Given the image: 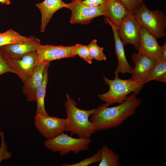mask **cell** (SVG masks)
Listing matches in <instances>:
<instances>
[{"mask_svg":"<svg viewBox=\"0 0 166 166\" xmlns=\"http://www.w3.org/2000/svg\"><path fill=\"white\" fill-rule=\"evenodd\" d=\"M141 103V100L132 93L117 106L109 107V105L105 103L95 108L89 120L96 132L116 128L133 115Z\"/></svg>","mask_w":166,"mask_h":166,"instance_id":"6da1fadb","label":"cell"},{"mask_svg":"<svg viewBox=\"0 0 166 166\" xmlns=\"http://www.w3.org/2000/svg\"><path fill=\"white\" fill-rule=\"evenodd\" d=\"M65 103L66 118V131L72 134H76L79 138H90L95 131L94 126L89 117L95 108L84 110L77 107L76 102L68 94L66 95Z\"/></svg>","mask_w":166,"mask_h":166,"instance_id":"7a4b0ae2","label":"cell"},{"mask_svg":"<svg viewBox=\"0 0 166 166\" xmlns=\"http://www.w3.org/2000/svg\"><path fill=\"white\" fill-rule=\"evenodd\" d=\"M103 80L105 84L109 86V90L105 93L98 94L97 96L109 105L123 103L131 93L138 95L145 84L139 81H132L129 79H121L117 74L115 75L113 80L109 79L104 76Z\"/></svg>","mask_w":166,"mask_h":166,"instance_id":"3957f363","label":"cell"},{"mask_svg":"<svg viewBox=\"0 0 166 166\" xmlns=\"http://www.w3.org/2000/svg\"><path fill=\"white\" fill-rule=\"evenodd\" d=\"M140 26L144 27L156 39L166 36V17L158 10H151L144 4L140 5L134 14Z\"/></svg>","mask_w":166,"mask_h":166,"instance_id":"277c9868","label":"cell"},{"mask_svg":"<svg viewBox=\"0 0 166 166\" xmlns=\"http://www.w3.org/2000/svg\"><path fill=\"white\" fill-rule=\"evenodd\" d=\"M91 142L90 138H74L63 132L53 138L46 139L43 144L47 149L54 152H59L61 156H64L70 152L77 154L88 150Z\"/></svg>","mask_w":166,"mask_h":166,"instance_id":"5b68a950","label":"cell"},{"mask_svg":"<svg viewBox=\"0 0 166 166\" xmlns=\"http://www.w3.org/2000/svg\"><path fill=\"white\" fill-rule=\"evenodd\" d=\"M66 8L71 12L70 23L71 24L87 25L95 18L106 16V4L97 6H89L83 4L81 2H72L67 3Z\"/></svg>","mask_w":166,"mask_h":166,"instance_id":"8992f818","label":"cell"},{"mask_svg":"<svg viewBox=\"0 0 166 166\" xmlns=\"http://www.w3.org/2000/svg\"><path fill=\"white\" fill-rule=\"evenodd\" d=\"M34 124L41 135L49 139L66 131V118L36 114Z\"/></svg>","mask_w":166,"mask_h":166,"instance_id":"52a82bcc","label":"cell"},{"mask_svg":"<svg viewBox=\"0 0 166 166\" xmlns=\"http://www.w3.org/2000/svg\"><path fill=\"white\" fill-rule=\"evenodd\" d=\"M140 26L134 15L131 13L124 19L117 30L124 45H132L138 51Z\"/></svg>","mask_w":166,"mask_h":166,"instance_id":"ba28073f","label":"cell"},{"mask_svg":"<svg viewBox=\"0 0 166 166\" xmlns=\"http://www.w3.org/2000/svg\"><path fill=\"white\" fill-rule=\"evenodd\" d=\"M4 59L23 82L39 62L36 51L30 52L16 58Z\"/></svg>","mask_w":166,"mask_h":166,"instance_id":"9c48e42d","label":"cell"},{"mask_svg":"<svg viewBox=\"0 0 166 166\" xmlns=\"http://www.w3.org/2000/svg\"><path fill=\"white\" fill-rule=\"evenodd\" d=\"M74 47V45L64 46L40 44L36 52L39 61L49 63L53 60L75 57Z\"/></svg>","mask_w":166,"mask_h":166,"instance_id":"30bf717a","label":"cell"},{"mask_svg":"<svg viewBox=\"0 0 166 166\" xmlns=\"http://www.w3.org/2000/svg\"><path fill=\"white\" fill-rule=\"evenodd\" d=\"M135 66L132 69V77L129 78L132 81H139L144 82L156 60L145 55L134 53L132 56Z\"/></svg>","mask_w":166,"mask_h":166,"instance_id":"8fae6325","label":"cell"},{"mask_svg":"<svg viewBox=\"0 0 166 166\" xmlns=\"http://www.w3.org/2000/svg\"><path fill=\"white\" fill-rule=\"evenodd\" d=\"M156 39L144 27L141 26L138 53L156 59L163 60L161 57V46Z\"/></svg>","mask_w":166,"mask_h":166,"instance_id":"7c38bea8","label":"cell"},{"mask_svg":"<svg viewBox=\"0 0 166 166\" xmlns=\"http://www.w3.org/2000/svg\"><path fill=\"white\" fill-rule=\"evenodd\" d=\"M48 64L39 61L30 76L24 82L22 92L28 101H36V91L42 81L44 70Z\"/></svg>","mask_w":166,"mask_h":166,"instance_id":"4fadbf2b","label":"cell"},{"mask_svg":"<svg viewBox=\"0 0 166 166\" xmlns=\"http://www.w3.org/2000/svg\"><path fill=\"white\" fill-rule=\"evenodd\" d=\"M105 23L109 24L112 28L115 43V52L118 60V65L114 73L115 75H118L120 73L131 74L132 68L126 59L124 44L118 34V28L111 22L107 16H105Z\"/></svg>","mask_w":166,"mask_h":166,"instance_id":"5bb4252c","label":"cell"},{"mask_svg":"<svg viewBox=\"0 0 166 166\" xmlns=\"http://www.w3.org/2000/svg\"><path fill=\"white\" fill-rule=\"evenodd\" d=\"M40 45V41L7 45L0 47V52L5 59L16 58L36 51Z\"/></svg>","mask_w":166,"mask_h":166,"instance_id":"9a60e30c","label":"cell"},{"mask_svg":"<svg viewBox=\"0 0 166 166\" xmlns=\"http://www.w3.org/2000/svg\"><path fill=\"white\" fill-rule=\"evenodd\" d=\"M67 3L62 0H44L37 3L36 6L40 10L42 17L40 31L44 32L54 14L58 10L66 8Z\"/></svg>","mask_w":166,"mask_h":166,"instance_id":"2e32d148","label":"cell"},{"mask_svg":"<svg viewBox=\"0 0 166 166\" xmlns=\"http://www.w3.org/2000/svg\"><path fill=\"white\" fill-rule=\"evenodd\" d=\"M106 6L107 13L105 16L118 28L124 19L131 13L120 0H108Z\"/></svg>","mask_w":166,"mask_h":166,"instance_id":"e0dca14e","label":"cell"},{"mask_svg":"<svg viewBox=\"0 0 166 166\" xmlns=\"http://www.w3.org/2000/svg\"><path fill=\"white\" fill-rule=\"evenodd\" d=\"M50 65L49 63L45 66L43 71L42 81L36 91V101L37 102V108L36 114L49 116L45 109L44 100L46 94V87L48 81V68Z\"/></svg>","mask_w":166,"mask_h":166,"instance_id":"ac0fdd59","label":"cell"},{"mask_svg":"<svg viewBox=\"0 0 166 166\" xmlns=\"http://www.w3.org/2000/svg\"><path fill=\"white\" fill-rule=\"evenodd\" d=\"M33 37H27L20 35L13 30H9L0 33V47L4 45L15 43L40 41Z\"/></svg>","mask_w":166,"mask_h":166,"instance_id":"d6986e66","label":"cell"},{"mask_svg":"<svg viewBox=\"0 0 166 166\" xmlns=\"http://www.w3.org/2000/svg\"><path fill=\"white\" fill-rule=\"evenodd\" d=\"M101 153V159L99 166H120L121 163L119 155L107 145L103 146L100 149Z\"/></svg>","mask_w":166,"mask_h":166,"instance_id":"ffe728a7","label":"cell"},{"mask_svg":"<svg viewBox=\"0 0 166 166\" xmlns=\"http://www.w3.org/2000/svg\"><path fill=\"white\" fill-rule=\"evenodd\" d=\"M166 74V60L156 61L146 78L145 83L153 81L155 78Z\"/></svg>","mask_w":166,"mask_h":166,"instance_id":"44dd1931","label":"cell"},{"mask_svg":"<svg viewBox=\"0 0 166 166\" xmlns=\"http://www.w3.org/2000/svg\"><path fill=\"white\" fill-rule=\"evenodd\" d=\"M97 42L96 39H93L87 45L89 53L93 59L105 61L107 58L103 52L104 48L98 46Z\"/></svg>","mask_w":166,"mask_h":166,"instance_id":"7402d4cb","label":"cell"},{"mask_svg":"<svg viewBox=\"0 0 166 166\" xmlns=\"http://www.w3.org/2000/svg\"><path fill=\"white\" fill-rule=\"evenodd\" d=\"M74 46V55H78L88 63L91 64L93 59L89 53L87 45L77 44Z\"/></svg>","mask_w":166,"mask_h":166,"instance_id":"603a6c76","label":"cell"},{"mask_svg":"<svg viewBox=\"0 0 166 166\" xmlns=\"http://www.w3.org/2000/svg\"><path fill=\"white\" fill-rule=\"evenodd\" d=\"M101 159V153L100 149L97 150L96 152L91 157L86 158L80 162L72 164H63L62 166H87L92 164L100 162Z\"/></svg>","mask_w":166,"mask_h":166,"instance_id":"cb8c5ba5","label":"cell"},{"mask_svg":"<svg viewBox=\"0 0 166 166\" xmlns=\"http://www.w3.org/2000/svg\"><path fill=\"white\" fill-rule=\"evenodd\" d=\"M0 136L1 142L0 147V165L1 162L4 160L10 158L12 153L7 150V145L5 141V136L3 132L0 131Z\"/></svg>","mask_w":166,"mask_h":166,"instance_id":"d4e9b609","label":"cell"},{"mask_svg":"<svg viewBox=\"0 0 166 166\" xmlns=\"http://www.w3.org/2000/svg\"><path fill=\"white\" fill-rule=\"evenodd\" d=\"M7 73H15L9 66L0 52V76Z\"/></svg>","mask_w":166,"mask_h":166,"instance_id":"484cf974","label":"cell"},{"mask_svg":"<svg viewBox=\"0 0 166 166\" xmlns=\"http://www.w3.org/2000/svg\"><path fill=\"white\" fill-rule=\"evenodd\" d=\"M123 2L129 10L130 12L134 14L140 5L134 0H120Z\"/></svg>","mask_w":166,"mask_h":166,"instance_id":"4316f807","label":"cell"},{"mask_svg":"<svg viewBox=\"0 0 166 166\" xmlns=\"http://www.w3.org/2000/svg\"><path fill=\"white\" fill-rule=\"evenodd\" d=\"M108 0H84L81 3L89 6H97L106 4Z\"/></svg>","mask_w":166,"mask_h":166,"instance_id":"83f0119b","label":"cell"},{"mask_svg":"<svg viewBox=\"0 0 166 166\" xmlns=\"http://www.w3.org/2000/svg\"><path fill=\"white\" fill-rule=\"evenodd\" d=\"M161 57L162 59L164 60H166V42H165L164 44L161 46Z\"/></svg>","mask_w":166,"mask_h":166,"instance_id":"f1b7e54d","label":"cell"},{"mask_svg":"<svg viewBox=\"0 0 166 166\" xmlns=\"http://www.w3.org/2000/svg\"><path fill=\"white\" fill-rule=\"evenodd\" d=\"M157 81L166 82V74L161 75L157 77L154 79L153 81Z\"/></svg>","mask_w":166,"mask_h":166,"instance_id":"f546056e","label":"cell"},{"mask_svg":"<svg viewBox=\"0 0 166 166\" xmlns=\"http://www.w3.org/2000/svg\"><path fill=\"white\" fill-rule=\"evenodd\" d=\"M0 2L2 4L8 5L10 4V1L9 0H0Z\"/></svg>","mask_w":166,"mask_h":166,"instance_id":"4dcf8cb0","label":"cell"},{"mask_svg":"<svg viewBox=\"0 0 166 166\" xmlns=\"http://www.w3.org/2000/svg\"><path fill=\"white\" fill-rule=\"evenodd\" d=\"M137 2H138L140 5L143 4V3L144 0H134Z\"/></svg>","mask_w":166,"mask_h":166,"instance_id":"1f68e13d","label":"cell"},{"mask_svg":"<svg viewBox=\"0 0 166 166\" xmlns=\"http://www.w3.org/2000/svg\"><path fill=\"white\" fill-rule=\"evenodd\" d=\"M84 0H72V2H81Z\"/></svg>","mask_w":166,"mask_h":166,"instance_id":"d6a6232c","label":"cell"}]
</instances>
